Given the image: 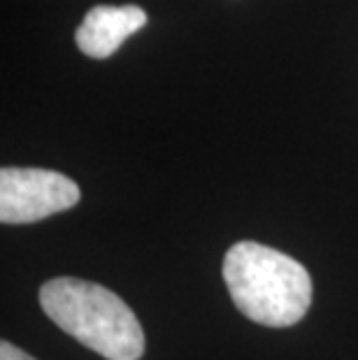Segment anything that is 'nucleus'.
<instances>
[{"mask_svg":"<svg viewBox=\"0 0 358 360\" xmlns=\"http://www.w3.org/2000/svg\"><path fill=\"white\" fill-rule=\"evenodd\" d=\"M82 191L70 177L42 167L0 170V221L35 224L79 202Z\"/></svg>","mask_w":358,"mask_h":360,"instance_id":"nucleus-3","label":"nucleus"},{"mask_svg":"<svg viewBox=\"0 0 358 360\" xmlns=\"http://www.w3.org/2000/svg\"><path fill=\"white\" fill-rule=\"evenodd\" d=\"M221 272L235 307L254 323L295 326L312 304L309 272L295 258L265 244H233Z\"/></svg>","mask_w":358,"mask_h":360,"instance_id":"nucleus-1","label":"nucleus"},{"mask_svg":"<svg viewBox=\"0 0 358 360\" xmlns=\"http://www.w3.org/2000/svg\"><path fill=\"white\" fill-rule=\"evenodd\" d=\"M44 314L84 347L108 360H140L144 333L135 311L110 288L75 277L49 279L40 288Z\"/></svg>","mask_w":358,"mask_h":360,"instance_id":"nucleus-2","label":"nucleus"},{"mask_svg":"<svg viewBox=\"0 0 358 360\" xmlns=\"http://www.w3.org/2000/svg\"><path fill=\"white\" fill-rule=\"evenodd\" d=\"M147 24V12L138 5H98L77 28V47L91 58H110L128 37Z\"/></svg>","mask_w":358,"mask_h":360,"instance_id":"nucleus-4","label":"nucleus"},{"mask_svg":"<svg viewBox=\"0 0 358 360\" xmlns=\"http://www.w3.org/2000/svg\"><path fill=\"white\" fill-rule=\"evenodd\" d=\"M0 360H35L33 356H28L24 349L14 347L10 342H0Z\"/></svg>","mask_w":358,"mask_h":360,"instance_id":"nucleus-5","label":"nucleus"}]
</instances>
